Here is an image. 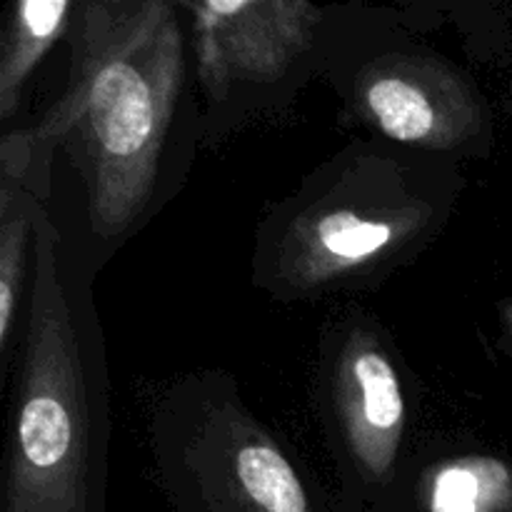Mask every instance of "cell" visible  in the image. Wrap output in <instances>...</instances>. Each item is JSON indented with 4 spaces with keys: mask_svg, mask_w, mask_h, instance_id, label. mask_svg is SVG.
<instances>
[{
    "mask_svg": "<svg viewBox=\"0 0 512 512\" xmlns=\"http://www.w3.org/2000/svg\"><path fill=\"white\" fill-rule=\"evenodd\" d=\"M70 45L68 90L28 130L35 183L48 190L50 155L63 145L80 170L95 240H123L158 193L165 145L183 98L178 5L80 3Z\"/></svg>",
    "mask_w": 512,
    "mask_h": 512,
    "instance_id": "obj_1",
    "label": "cell"
},
{
    "mask_svg": "<svg viewBox=\"0 0 512 512\" xmlns=\"http://www.w3.org/2000/svg\"><path fill=\"white\" fill-rule=\"evenodd\" d=\"M63 260L38 205L0 512H105L103 378Z\"/></svg>",
    "mask_w": 512,
    "mask_h": 512,
    "instance_id": "obj_2",
    "label": "cell"
},
{
    "mask_svg": "<svg viewBox=\"0 0 512 512\" xmlns=\"http://www.w3.org/2000/svg\"><path fill=\"white\" fill-rule=\"evenodd\" d=\"M440 220V198L388 155H358L285 213L268 240L265 278L318 293L398 260Z\"/></svg>",
    "mask_w": 512,
    "mask_h": 512,
    "instance_id": "obj_3",
    "label": "cell"
},
{
    "mask_svg": "<svg viewBox=\"0 0 512 512\" xmlns=\"http://www.w3.org/2000/svg\"><path fill=\"white\" fill-rule=\"evenodd\" d=\"M198 420L165 473L173 512H313L298 470L243 408L215 400Z\"/></svg>",
    "mask_w": 512,
    "mask_h": 512,
    "instance_id": "obj_4",
    "label": "cell"
},
{
    "mask_svg": "<svg viewBox=\"0 0 512 512\" xmlns=\"http://www.w3.org/2000/svg\"><path fill=\"white\" fill-rule=\"evenodd\" d=\"M360 113L390 140L428 150H455L488 130L478 90L443 60L393 55L358 78Z\"/></svg>",
    "mask_w": 512,
    "mask_h": 512,
    "instance_id": "obj_5",
    "label": "cell"
},
{
    "mask_svg": "<svg viewBox=\"0 0 512 512\" xmlns=\"http://www.w3.org/2000/svg\"><path fill=\"white\" fill-rule=\"evenodd\" d=\"M193 15L205 88L223 98L240 80H280L310 48L320 10L288 0L180 3Z\"/></svg>",
    "mask_w": 512,
    "mask_h": 512,
    "instance_id": "obj_6",
    "label": "cell"
},
{
    "mask_svg": "<svg viewBox=\"0 0 512 512\" xmlns=\"http://www.w3.org/2000/svg\"><path fill=\"white\" fill-rule=\"evenodd\" d=\"M335 403L360 478L383 485L398 460L405 398L393 358L373 335L358 330L345 343L335 368Z\"/></svg>",
    "mask_w": 512,
    "mask_h": 512,
    "instance_id": "obj_7",
    "label": "cell"
},
{
    "mask_svg": "<svg viewBox=\"0 0 512 512\" xmlns=\"http://www.w3.org/2000/svg\"><path fill=\"white\" fill-rule=\"evenodd\" d=\"M75 10L78 3L70 0H20L13 5L0 48V118H13L25 80L73 25Z\"/></svg>",
    "mask_w": 512,
    "mask_h": 512,
    "instance_id": "obj_8",
    "label": "cell"
},
{
    "mask_svg": "<svg viewBox=\"0 0 512 512\" xmlns=\"http://www.w3.org/2000/svg\"><path fill=\"white\" fill-rule=\"evenodd\" d=\"M40 198L28 183L0 185V353H8L33 265V223Z\"/></svg>",
    "mask_w": 512,
    "mask_h": 512,
    "instance_id": "obj_9",
    "label": "cell"
},
{
    "mask_svg": "<svg viewBox=\"0 0 512 512\" xmlns=\"http://www.w3.org/2000/svg\"><path fill=\"white\" fill-rule=\"evenodd\" d=\"M428 512H512V468L498 458H463L435 470Z\"/></svg>",
    "mask_w": 512,
    "mask_h": 512,
    "instance_id": "obj_10",
    "label": "cell"
},
{
    "mask_svg": "<svg viewBox=\"0 0 512 512\" xmlns=\"http://www.w3.org/2000/svg\"><path fill=\"white\" fill-rule=\"evenodd\" d=\"M500 313H503V325H505V333H508V340L512 343V298L505 300L500 305Z\"/></svg>",
    "mask_w": 512,
    "mask_h": 512,
    "instance_id": "obj_11",
    "label": "cell"
}]
</instances>
